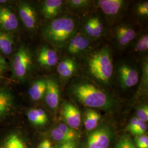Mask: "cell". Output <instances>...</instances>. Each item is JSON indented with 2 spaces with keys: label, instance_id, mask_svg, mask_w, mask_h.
<instances>
[{
  "label": "cell",
  "instance_id": "6da1fadb",
  "mask_svg": "<svg viewBox=\"0 0 148 148\" xmlns=\"http://www.w3.org/2000/svg\"><path fill=\"white\" fill-rule=\"evenodd\" d=\"M68 92L75 99L90 109L111 111L117 104L110 94L88 79H74L69 85Z\"/></svg>",
  "mask_w": 148,
  "mask_h": 148
},
{
  "label": "cell",
  "instance_id": "7a4b0ae2",
  "mask_svg": "<svg viewBox=\"0 0 148 148\" xmlns=\"http://www.w3.org/2000/svg\"><path fill=\"white\" fill-rule=\"evenodd\" d=\"M84 65L88 79L98 86L108 87L110 85L114 75V65L109 47L106 46L89 53Z\"/></svg>",
  "mask_w": 148,
  "mask_h": 148
},
{
  "label": "cell",
  "instance_id": "3957f363",
  "mask_svg": "<svg viewBox=\"0 0 148 148\" xmlns=\"http://www.w3.org/2000/svg\"><path fill=\"white\" fill-rule=\"evenodd\" d=\"M77 22L72 17L54 18L43 27V37L55 47L61 48L77 32Z\"/></svg>",
  "mask_w": 148,
  "mask_h": 148
},
{
  "label": "cell",
  "instance_id": "277c9868",
  "mask_svg": "<svg viewBox=\"0 0 148 148\" xmlns=\"http://www.w3.org/2000/svg\"><path fill=\"white\" fill-rule=\"evenodd\" d=\"M32 54L27 46L21 45L14 53L11 62L12 77L18 81H24L32 69Z\"/></svg>",
  "mask_w": 148,
  "mask_h": 148
},
{
  "label": "cell",
  "instance_id": "5b68a950",
  "mask_svg": "<svg viewBox=\"0 0 148 148\" xmlns=\"http://www.w3.org/2000/svg\"><path fill=\"white\" fill-rule=\"evenodd\" d=\"M113 136L114 132L110 126H101L88 135L82 148H109Z\"/></svg>",
  "mask_w": 148,
  "mask_h": 148
},
{
  "label": "cell",
  "instance_id": "8992f818",
  "mask_svg": "<svg viewBox=\"0 0 148 148\" xmlns=\"http://www.w3.org/2000/svg\"><path fill=\"white\" fill-rule=\"evenodd\" d=\"M116 77L120 87L127 90L137 84L139 78V71L132 64L123 63L117 67Z\"/></svg>",
  "mask_w": 148,
  "mask_h": 148
},
{
  "label": "cell",
  "instance_id": "52a82bcc",
  "mask_svg": "<svg viewBox=\"0 0 148 148\" xmlns=\"http://www.w3.org/2000/svg\"><path fill=\"white\" fill-rule=\"evenodd\" d=\"M19 16L27 30L34 33L38 27V14L35 7L28 1H20L17 6Z\"/></svg>",
  "mask_w": 148,
  "mask_h": 148
},
{
  "label": "cell",
  "instance_id": "ba28073f",
  "mask_svg": "<svg viewBox=\"0 0 148 148\" xmlns=\"http://www.w3.org/2000/svg\"><path fill=\"white\" fill-rule=\"evenodd\" d=\"M96 3L110 23L120 19L127 5L126 1L123 0H99L96 1Z\"/></svg>",
  "mask_w": 148,
  "mask_h": 148
},
{
  "label": "cell",
  "instance_id": "9c48e42d",
  "mask_svg": "<svg viewBox=\"0 0 148 148\" xmlns=\"http://www.w3.org/2000/svg\"><path fill=\"white\" fill-rule=\"evenodd\" d=\"M114 35L119 47L125 49L135 40L137 32L131 25L122 23L114 28Z\"/></svg>",
  "mask_w": 148,
  "mask_h": 148
},
{
  "label": "cell",
  "instance_id": "30bf717a",
  "mask_svg": "<svg viewBox=\"0 0 148 148\" xmlns=\"http://www.w3.org/2000/svg\"><path fill=\"white\" fill-rule=\"evenodd\" d=\"M61 115L65 123L74 130L80 126L82 116L79 108L70 102H64L61 108Z\"/></svg>",
  "mask_w": 148,
  "mask_h": 148
},
{
  "label": "cell",
  "instance_id": "8fae6325",
  "mask_svg": "<svg viewBox=\"0 0 148 148\" xmlns=\"http://www.w3.org/2000/svg\"><path fill=\"white\" fill-rule=\"evenodd\" d=\"M60 97V89L57 79L54 77L47 79V87L43 98L48 107L56 111L59 105Z\"/></svg>",
  "mask_w": 148,
  "mask_h": 148
},
{
  "label": "cell",
  "instance_id": "7c38bea8",
  "mask_svg": "<svg viewBox=\"0 0 148 148\" xmlns=\"http://www.w3.org/2000/svg\"><path fill=\"white\" fill-rule=\"evenodd\" d=\"M90 41L91 40L81 32H77L70 39L65 47L69 54L77 56L84 53L90 47Z\"/></svg>",
  "mask_w": 148,
  "mask_h": 148
},
{
  "label": "cell",
  "instance_id": "4fadbf2b",
  "mask_svg": "<svg viewBox=\"0 0 148 148\" xmlns=\"http://www.w3.org/2000/svg\"><path fill=\"white\" fill-rule=\"evenodd\" d=\"M19 21L16 14L7 6H0V30L11 32L17 29Z\"/></svg>",
  "mask_w": 148,
  "mask_h": 148
},
{
  "label": "cell",
  "instance_id": "5bb4252c",
  "mask_svg": "<svg viewBox=\"0 0 148 148\" xmlns=\"http://www.w3.org/2000/svg\"><path fill=\"white\" fill-rule=\"evenodd\" d=\"M59 60L58 54L52 48L44 46L38 50L37 61L42 67L51 68L58 64Z\"/></svg>",
  "mask_w": 148,
  "mask_h": 148
},
{
  "label": "cell",
  "instance_id": "9a60e30c",
  "mask_svg": "<svg viewBox=\"0 0 148 148\" xmlns=\"http://www.w3.org/2000/svg\"><path fill=\"white\" fill-rule=\"evenodd\" d=\"M14 106V98L10 90L0 88V120L8 116Z\"/></svg>",
  "mask_w": 148,
  "mask_h": 148
},
{
  "label": "cell",
  "instance_id": "2e32d148",
  "mask_svg": "<svg viewBox=\"0 0 148 148\" xmlns=\"http://www.w3.org/2000/svg\"><path fill=\"white\" fill-rule=\"evenodd\" d=\"M78 65L74 58L65 57L57 66V72L63 81H67L77 73Z\"/></svg>",
  "mask_w": 148,
  "mask_h": 148
},
{
  "label": "cell",
  "instance_id": "e0dca14e",
  "mask_svg": "<svg viewBox=\"0 0 148 148\" xmlns=\"http://www.w3.org/2000/svg\"><path fill=\"white\" fill-rule=\"evenodd\" d=\"M64 3L62 0L43 1L41 7V13L45 18L53 19L61 12Z\"/></svg>",
  "mask_w": 148,
  "mask_h": 148
},
{
  "label": "cell",
  "instance_id": "ac0fdd59",
  "mask_svg": "<svg viewBox=\"0 0 148 148\" xmlns=\"http://www.w3.org/2000/svg\"><path fill=\"white\" fill-rule=\"evenodd\" d=\"M28 120L34 126L42 127L47 124L48 117L46 112L41 108H32L27 112Z\"/></svg>",
  "mask_w": 148,
  "mask_h": 148
},
{
  "label": "cell",
  "instance_id": "d6986e66",
  "mask_svg": "<svg viewBox=\"0 0 148 148\" xmlns=\"http://www.w3.org/2000/svg\"><path fill=\"white\" fill-rule=\"evenodd\" d=\"M0 148H27L26 143L19 133L12 132L2 140Z\"/></svg>",
  "mask_w": 148,
  "mask_h": 148
},
{
  "label": "cell",
  "instance_id": "ffe728a7",
  "mask_svg": "<svg viewBox=\"0 0 148 148\" xmlns=\"http://www.w3.org/2000/svg\"><path fill=\"white\" fill-rule=\"evenodd\" d=\"M47 87V79H40L32 82L28 90V94L33 101H38L44 97Z\"/></svg>",
  "mask_w": 148,
  "mask_h": 148
},
{
  "label": "cell",
  "instance_id": "44dd1931",
  "mask_svg": "<svg viewBox=\"0 0 148 148\" xmlns=\"http://www.w3.org/2000/svg\"><path fill=\"white\" fill-rule=\"evenodd\" d=\"M14 47V40L11 32L0 30V54L11 55Z\"/></svg>",
  "mask_w": 148,
  "mask_h": 148
},
{
  "label": "cell",
  "instance_id": "7402d4cb",
  "mask_svg": "<svg viewBox=\"0 0 148 148\" xmlns=\"http://www.w3.org/2000/svg\"><path fill=\"white\" fill-rule=\"evenodd\" d=\"M101 115L95 110L87 109L85 111L84 124L87 131H93L98 126L101 120Z\"/></svg>",
  "mask_w": 148,
  "mask_h": 148
},
{
  "label": "cell",
  "instance_id": "603a6c76",
  "mask_svg": "<svg viewBox=\"0 0 148 148\" xmlns=\"http://www.w3.org/2000/svg\"><path fill=\"white\" fill-rule=\"evenodd\" d=\"M148 130L146 123L139 120L136 117L132 118L127 126V130L132 135L136 136L145 134Z\"/></svg>",
  "mask_w": 148,
  "mask_h": 148
},
{
  "label": "cell",
  "instance_id": "cb8c5ba5",
  "mask_svg": "<svg viewBox=\"0 0 148 148\" xmlns=\"http://www.w3.org/2000/svg\"><path fill=\"white\" fill-rule=\"evenodd\" d=\"M134 43V49L139 53H145L148 52V35L147 32H145L136 37Z\"/></svg>",
  "mask_w": 148,
  "mask_h": 148
},
{
  "label": "cell",
  "instance_id": "d4e9b609",
  "mask_svg": "<svg viewBox=\"0 0 148 148\" xmlns=\"http://www.w3.org/2000/svg\"><path fill=\"white\" fill-rule=\"evenodd\" d=\"M142 68V75L140 83L139 86L138 92L140 93H147L148 88V62L147 58L143 60Z\"/></svg>",
  "mask_w": 148,
  "mask_h": 148
},
{
  "label": "cell",
  "instance_id": "484cf974",
  "mask_svg": "<svg viewBox=\"0 0 148 148\" xmlns=\"http://www.w3.org/2000/svg\"><path fill=\"white\" fill-rule=\"evenodd\" d=\"M69 7L76 11H81L88 8L92 1L89 0H68L65 1Z\"/></svg>",
  "mask_w": 148,
  "mask_h": 148
},
{
  "label": "cell",
  "instance_id": "4316f807",
  "mask_svg": "<svg viewBox=\"0 0 148 148\" xmlns=\"http://www.w3.org/2000/svg\"><path fill=\"white\" fill-rule=\"evenodd\" d=\"M51 137L54 140L58 143H65L70 141H75L73 138L70 137L60 131L57 127L53 128L51 132Z\"/></svg>",
  "mask_w": 148,
  "mask_h": 148
},
{
  "label": "cell",
  "instance_id": "83f0119b",
  "mask_svg": "<svg viewBox=\"0 0 148 148\" xmlns=\"http://www.w3.org/2000/svg\"><path fill=\"white\" fill-rule=\"evenodd\" d=\"M95 27V40L98 39L103 35L104 32V25L101 17L98 16H93Z\"/></svg>",
  "mask_w": 148,
  "mask_h": 148
},
{
  "label": "cell",
  "instance_id": "f1b7e54d",
  "mask_svg": "<svg viewBox=\"0 0 148 148\" xmlns=\"http://www.w3.org/2000/svg\"><path fill=\"white\" fill-rule=\"evenodd\" d=\"M114 148H137L130 136H125L117 142Z\"/></svg>",
  "mask_w": 148,
  "mask_h": 148
},
{
  "label": "cell",
  "instance_id": "f546056e",
  "mask_svg": "<svg viewBox=\"0 0 148 148\" xmlns=\"http://www.w3.org/2000/svg\"><path fill=\"white\" fill-rule=\"evenodd\" d=\"M136 13L137 16L142 18H146L148 16V1L138 3L136 7Z\"/></svg>",
  "mask_w": 148,
  "mask_h": 148
},
{
  "label": "cell",
  "instance_id": "4dcf8cb0",
  "mask_svg": "<svg viewBox=\"0 0 148 148\" xmlns=\"http://www.w3.org/2000/svg\"><path fill=\"white\" fill-rule=\"evenodd\" d=\"M57 127L64 134H66L67 136H68L70 137L73 138L75 140L77 139L79 135H78V133L76 131V130L69 127L65 123H59Z\"/></svg>",
  "mask_w": 148,
  "mask_h": 148
},
{
  "label": "cell",
  "instance_id": "1f68e13d",
  "mask_svg": "<svg viewBox=\"0 0 148 148\" xmlns=\"http://www.w3.org/2000/svg\"><path fill=\"white\" fill-rule=\"evenodd\" d=\"M136 117L145 123L148 121V106L147 104L139 106L136 110Z\"/></svg>",
  "mask_w": 148,
  "mask_h": 148
},
{
  "label": "cell",
  "instance_id": "d6a6232c",
  "mask_svg": "<svg viewBox=\"0 0 148 148\" xmlns=\"http://www.w3.org/2000/svg\"><path fill=\"white\" fill-rule=\"evenodd\" d=\"M134 143L137 148H148V136L144 134L135 137Z\"/></svg>",
  "mask_w": 148,
  "mask_h": 148
},
{
  "label": "cell",
  "instance_id": "836d02e7",
  "mask_svg": "<svg viewBox=\"0 0 148 148\" xmlns=\"http://www.w3.org/2000/svg\"><path fill=\"white\" fill-rule=\"evenodd\" d=\"M7 69V63L2 55L0 54V77Z\"/></svg>",
  "mask_w": 148,
  "mask_h": 148
},
{
  "label": "cell",
  "instance_id": "e575fe53",
  "mask_svg": "<svg viewBox=\"0 0 148 148\" xmlns=\"http://www.w3.org/2000/svg\"><path fill=\"white\" fill-rule=\"evenodd\" d=\"M57 148H76V146L74 141H70L65 143H59Z\"/></svg>",
  "mask_w": 148,
  "mask_h": 148
},
{
  "label": "cell",
  "instance_id": "d590c367",
  "mask_svg": "<svg viewBox=\"0 0 148 148\" xmlns=\"http://www.w3.org/2000/svg\"><path fill=\"white\" fill-rule=\"evenodd\" d=\"M38 148H53V147L51 142L48 139H45L40 143Z\"/></svg>",
  "mask_w": 148,
  "mask_h": 148
},
{
  "label": "cell",
  "instance_id": "8d00e7d4",
  "mask_svg": "<svg viewBox=\"0 0 148 148\" xmlns=\"http://www.w3.org/2000/svg\"><path fill=\"white\" fill-rule=\"evenodd\" d=\"M8 2V1H5V0H0V5L5 4L6 3H7Z\"/></svg>",
  "mask_w": 148,
  "mask_h": 148
}]
</instances>
